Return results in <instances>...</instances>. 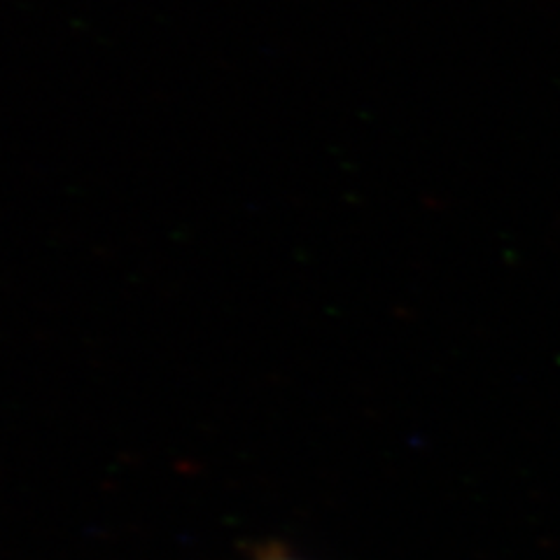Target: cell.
<instances>
[{"label":"cell","instance_id":"6da1fadb","mask_svg":"<svg viewBox=\"0 0 560 560\" xmlns=\"http://www.w3.org/2000/svg\"><path fill=\"white\" fill-rule=\"evenodd\" d=\"M273 560H285V558H273Z\"/></svg>","mask_w":560,"mask_h":560}]
</instances>
